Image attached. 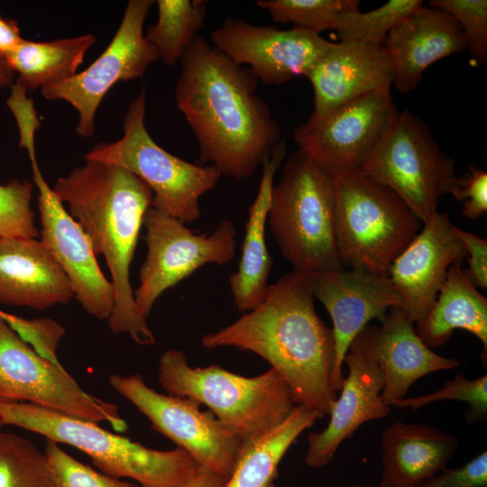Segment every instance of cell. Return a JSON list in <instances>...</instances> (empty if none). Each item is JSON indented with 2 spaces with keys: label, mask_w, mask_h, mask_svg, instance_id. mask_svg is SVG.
<instances>
[{
  "label": "cell",
  "mask_w": 487,
  "mask_h": 487,
  "mask_svg": "<svg viewBox=\"0 0 487 487\" xmlns=\"http://www.w3.org/2000/svg\"><path fill=\"white\" fill-rule=\"evenodd\" d=\"M398 113L391 91L372 92L323 115L312 114L293 138L299 151L334 175L361 170Z\"/></svg>",
  "instance_id": "4fadbf2b"
},
{
  "label": "cell",
  "mask_w": 487,
  "mask_h": 487,
  "mask_svg": "<svg viewBox=\"0 0 487 487\" xmlns=\"http://www.w3.org/2000/svg\"><path fill=\"white\" fill-rule=\"evenodd\" d=\"M314 91V111L323 115L368 93L390 91L392 73L383 43L339 41L306 76Z\"/></svg>",
  "instance_id": "ffe728a7"
},
{
  "label": "cell",
  "mask_w": 487,
  "mask_h": 487,
  "mask_svg": "<svg viewBox=\"0 0 487 487\" xmlns=\"http://www.w3.org/2000/svg\"><path fill=\"white\" fill-rule=\"evenodd\" d=\"M23 40L17 22L0 17V52H7Z\"/></svg>",
  "instance_id": "60d3db41"
},
{
  "label": "cell",
  "mask_w": 487,
  "mask_h": 487,
  "mask_svg": "<svg viewBox=\"0 0 487 487\" xmlns=\"http://www.w3.org/2000/svg\"><path fill=\"white\" fill-rule=\"evenodd\" d=\"M33 186L27 179H12L0 184V236L38 237L35 215L31 207Z\"/></svg>",
  "instance_id": "836d02e7"
},
{
  "label": "cell",
  "mask_w": 487,
  "mask_h": 487,
  "mask_svg": "<svg viewBox=\"0 0 487 487\" xmlns=\"http://www.w3.org/2000/svg\"><path fill=\"white\" fill-rule=\"evenodd\" d=\"M324 415L298 404L289 417L262 436L244 444L225 487H275L278 466L298 436Z\"/></svg>",
  "instance_id": "4316f807"
},
{
  "label": "cell",
  "mask_w": 487,
  "mask_h": 487,
  "mask_svg": "<svg viewBox=\"0 0 487 487\" xmlns=\"http://www.w3.org/2000/svg\"><path fill=\"white\" fill-rule=\"evenodd\" d=\"M442 400H459L467 403L464 417L470 425L484 421L487 418V375L467 379L464 372H459L452 380L446 381L440 390L413 398L406 397L394 406L415 411L426 405Z\"/></svg>",
  "instance_id": "d6a6232c"
},
{
  "label": "cell",
  "mask_w": 487,
  "mask_h": 487,
  "mask_svg": "<svg viewBox=\"0 0 487 487\" xmlns=\"http://www.w3.org/2000/svg\"><path fill=\"white\" fill-rule=\"evenodd\" d=\"M429 6L452 16L460 26L476 65L487 60V1L432 0Z\"/></svg>",
  "instance_id": "e575fe53"
},
{
  "label": "cell",
  "mask_w": 487,
  "mask_h": 487,
  "mask_svg": "<svg viewBox=\"0 0 487 487\" xmlns=\"http://www.w3.org/2000/svg\"><path fill=\"white\" fill-rule=\"evenodd\" d=\"M44 453L57 487H141L136 482L94 470L69 455L52 440L47 439Z\"/></svg>",
  "instance_id": "d590c367"
},
{
  "label": "cell",
  "mask_w": 487,
  "mask_h": 487,
  "mask_svg": "<svg viewBox=\"0 0 487 487\" xmlns=\"http://www.w3.org/2000/svg\"><path fill=\"white\" fill-rule=\"evenodd\" d=\"M347 487H365V486L361 485L359 483H352V484L348 485Z\"/></svg>",
  "instance_id": "f6af8a7d"
},
{
  "label": "cell",
  "mask_w": 487,
  "mask_h": 487,
  "mask_svg": "<svg viewBox=\"0 0 487 487\" xmlns=\"http://www.w3.org/2000/svg\"><path fill=\"white\" fill-rule=\"evenodd\" d=\"M210 43L235 64L250 66L266 85H281L307 76L333 42L299 27L280 30L226 18L211 31Z\"/></svg>",
  "instance_id": "9a60e30c"
},
{
  "label": "cell",
  "mask_w": 487,
  "mask_h": 487,
  "mask_svg": "<svg viewBox=\"0 0 487 487\" xmlns=\"http://www.w3.org/2000/svg\"><path fill=\"white\" fill-rule=\"evenodd\" d=\"M60 177L52 190L81 225L96 255L105 257L115 289L108 325L142 345L155 344L147 320L139 313L130 282V266L152 191L129 170L96 160Z\"/></svg>",
  "instance_id": "3957f363"
},
{
  "label": "cell",
  "mask_w": 487,
  "mask_h": 487,
  "mask_svg": "<svg viewBox=\"0 0 487 487\" xmlns=\"http://www.w3.org/2000/svg\"><path fill=\"white\" fill-rule=\"evenodd\" d=\"M422 5L421 0H391L372 11H349L336 20L333 30L339 41L383 43L398 23Z\"/></svg>",
  "instance_id": "4dcf8cb0"
},
{
  "label": "cell",
  "mask_w": 487,
  "mask_h": 487,
  "mask_svg": "<svg viewBox=\"0 0 487 487\" xmlns=\"http://www.w3.org/2000/svg\"><path fill=\"white\" fill-rule=\"evenodd\" d=\"M344 363L348 367V374L329 413V422L323 430L308 436L304 461L310 468L329 464L341 444L351 438L362 425L384 418L391 412L381 397L384 379L365 329L351 343Z\"/></svg>",
  "instance_id": "ac0fdd59"
},
{
  "label": "cell",
  "mask_w": 487,
  "mask_h": 487,
  "mask_svg": "<svg viewBox=\"0 0 487 487\" xmlns=\"http://www.w3.org/2000/svg\"><path fill=\"white\" fill-rule=\"evenodd\" d=\"M144 92L128 106L123 136L114 142H99L85 156L120 166L141 179L152 191V207L184 224L200 216L199 199L213 189L220 171L213 165L184 161L164 150L145 127Z\"/></svg>",
  "instance_id": "ba28073f"
},
{
  "label": "cell",
  "mask_w": 487,
  "mask_h": 487,
  "mask_svg": "<svg viewBox=\"0 0 487 487\" xmlns=\"http://www.w3.org/2000/svg\"><path fill=\"white\" fill-rule=\"evenodd\" d=\"M10 326L37 354L54 363H60L57 349L65 328L49 317L27 319L16 316Z\"/></svg>",
  "instance_id": "8d00e7d4"
},
{
  "label": "cell",
  "mask_w": 487,
  "mask_h": 487,
  "mask_svg": "<svg viewBox=\"0 0 487 487\" xmlns=\"http://www.w3.org/2000/svg\"><path fill=\"white\" fill-rule=\"evenodd\" d=\"M152 0H130L113 40L86 69L41 88L47 100H63L78 113L77 133L85 138L95 132V115L111 87L119 81L141 78L160 59L143 34Z\"/></svg>",
  "instance_id": "5bb4252c"
},
{
  "label": "cell",
  "mask_w": 487,
  "mask_h": 487,
  "mask_svg": "<svg viewBox=\"0 0 487 487\" xmlns=\"http://www.w3.org/2000/svg\"><path fill=\"white\" fill-rule=\"evenodd\" d=\"M14 316L13 314H9L7 312H5L4 310H1L0 309V317L5 321V322H10L13 318Z\"/></svg>",
  "instance_id": "ee69618b"
},
{
  "label": "cell",
  "mask_w": 487,
  "mask_h": 487,
  "mask_svg": "<svg viewBox=\"0 0 487 487\" xmlns=\"http://www.w3.org/2000/svg\"><path fill=\"white\" fill-rule=\"evenodd\" d=\"M334 176L335 238L342 266L388 276L392 262L423 223L393 191L361 170Z\"/></svg>",
  "instance_id": "52a82bcc"
},
{
  "label": "cell",
  "mask_w": 487,
  "mask_h": 487,
  "mask_svg": "<svg viewBox=\"0 0 487 487\" xmlns=\"http://www.w3.org/2000/svg\"><path fill=\"white\" fill-rule=\"evenodd\" d=\"M381 323L364 329L383 375L381 397L387 405L394 406L406 398L411 385L421 377L458 367V360L442 356L424 344L414 323L399 307L391 308Z\"/></svg>",
  "instance_id": "7402d4cb"
},
{
  "label": "cell",
  "mask_w": 487,
  "mask_h": 487,
  "mask_svg": "<svg viewBox=\"0 0 487 487\" xmlns=\"http://www.w3.org/2000/svg\"><path fill=\"white\" fill-rule=\"evenodd\" d=\"M455 232L467 251L469 268L464 270L474 287L487 288V241L455 225Z\"/></svg>",
  "instance_id": "ab89813d"
},
{
  "label": "cell",
  "mask_w": 487,
  "mask_h": 487,
  "mask_svg": "<svg viewBox=\"0 0 487 487\" xmlns=\"http://www.w3.org/2000/svg\"><path fill=\"white\" fill-rule=\"evenodd\" d=\"M229 477L201 467L195 478L185 487H225Z\"/></svg>",
  "instance_id": "b9f144b4"
},
{
  "label": "cell",
  "mask_w": 487,
  "mask_h": 487,
  "mask_svg": "<svg viewBox=\"0 0 487 487\" xmlns=\"http://www.w3.org/2000/svg\"><path fill=\"white\" fill-rule=\"evenodd\" d=\"M314 299L309 273L292 270L269 286L255 308L205 335L201 345L235 347L261 356L284 379L297 404L329 415L337 398L331 384L335 342Z\"/></svg>",
  "instance_id": "7a4b0ae2"
},
{
  "label": "cell",
  "mask_w": 487,
  "mask_h": 487,
  "mask_svg": "<svg viewBox=\"0 0 487 487\" xmlns=\"http://www.w3.org/2000/svg\"><path fill=\"white\" fill-rule=\"evenodd\" d=\"M379 487H416L455 455L457 437L427 424L395 421L382 433Z\"/></svg>",
  "instance_id": "cb8c5ba5"
},
{
  "label": "cell",
  "mask_w": 487,
  "mask_h": 487,
  "mask_svg": "<svg viewBox=\"0 0 487 487\" xmlns=\"http://www.w3.org/2000/svg\"><path fill=\"white\" fill-rule=\"evenodd\" d=\"M207 2L202 0H158V20L144 34L163 62L174 66L203 26Z\"/></svg>",
  "instance_id": "f1b7e54d"
},
{
  "label": "cell",
  "mask_w": 487,
  "mask_h": 487,
  "mask_svg": "<svg viewBox=\"0 0 487 487\" xmlns=\"http://www.w3.org/2000/svg\"><path fill=\"white\" fill-rule=\"evenodd\" d=\"M143 225L146 257L133 292L141 316L147 320L159 297L207 264L223 266L233 261L236 229L230 220L219 223L211 234H197L181 221L152 207Z\"/></svg>",
  "instance_id": "8fae6325"
},
{
  "label": "cell",
  "mask_w": 487,
  "mask_h": 487,
  "mask_svg": "<svg viewBox=\"0 0 487 487\" xmlns=\"http://www.w3.org/2000/svg\"><path fill=\"white\" fill-rule=\"evenodd\" d=\"M358 0H259L256 5L266 10L276 23H291L294 27L317 33L333 29L345 13L359 9Z\"/></svg>",
  "instance_id": "1f68e13d"
},
{
  "label": "cell",
  "mask_w": 487,
  "mask_h": 487,
  "mask_svg": "<svg viewBox=\"0 0 487 487\" xmlns=\"http://www.w3.org/2000/svg\"><path fill=\"white\" fill-rule=\"evenodd\" d=\"M286 156V142L281 139L262 164L258 192L248 208L238 267L229 277L234 308L238 311L248 312L255 308L264 299L269 288L273 261L266 244L265 227L274 177Z\"/></svg>",
  "instance_id": "d4e9b609"
},
{
  "label": "cell",
  "mask_w": 487,
  "mask_h": 487,
  "mask_svg": "<svg viewBox=\"0 0 487 487\" xmlns=\"http://www.w3.org/2000/svg\"><path fill=\"white\" fill-rule=\"evenodd\" d=\"M26 149L38 188L41 242L63 270L83 309L98 319H108L115 307L113 283L103 274L83 228L44 179L34 145Z\"/></svg>",
  "instance_id": "2e32d148"
},
{
  "label": "cell",
  "mask_w": 487,
  "mask_h": 487,
  "mask_svg": "<svg viewBox=\"0 0 487 487\" xmlns=\"http://www.w3.org/2000/svg\"><path fill=\"white\" fill-rule=\"evenodd\" d=\"M3 426H4V424H3V422H2V420L0 418V431H1Z\"/></svg>",
  "instance_id": "bcb514c9"
},
{
  "label": "cell",
  "mask_w": 487,
  "mask_h": 487,
  "mask_svg": "<svg viewBox=\"0 0 487 487\" xmlns=\"http://www.w3.org/2000/svg\"><path fill=\"white\" fill-rule=\"evenodd\" d=\"M14 71L8 66L3 53L0 52V88L12 85Z\"/></svg>",
  "instance_id": "7bdbcfd3"
},
{
  "label": "cell",
  "mask_w": 487,
  "mask_h": 487,
  "mask_svg": "<svg viewBox=\"0 0 487 487\" xmlns=\"http://www.w3.org/2000/svg\"><path fill=\"white\" fill-rule=\"evenodd\" d=\"M467 256L447 213L435 212L392 262L388 277L413 323L429 312L452 264Z\"/></svg>",
  "instance_id": "d6986e66"
},
{
  "label": "cell",
  "mask_w": 487,
  "mask_h": 487,
  "mask_svg": "<svg viewBox=\"0 0 487 487\" xmlns=\"http://www.w3.org/2000/svg\"><path fill=\"white\" fill-rule=\"evenodd\" d=\"M111 387L131 402L152 427L185 449L203 467L230 477L243 443L210 411H202L194 399L162 394L143 378L112 374Z\"/></svg>",
  "instance_id": "7c38bea8"
},
{
  "label": "cell",
  "mask_w": 487,
  "mask_h": 487,
  "mask_svg": "<svg viewBox=\"0 0 487 487\" xmlns=\"http://www.w3.org/2000/svg\"><path fill=\"white\" fill-rule=\"evenodd\" d=\"M158 380L169 395L207 406L219 422L244 444L282 423L296 407L294 395L273 368L244 377L217 364L192 367L177 349L159 360Z\"/></svg>",
  "instance_id": "277c9868"
},
{
  "label": "cell",
  "mask_w": 487,
  "mask_h": 487,
  "mask_svg": "<svg viewBox=\"0 0 487 487\" xmlns=\"http://www.w3.org/2000/svg\"><path fill=\"white\" fill-rule=\"evenodd\" d=\"M0 487H57L48 458L31 441L0 431Z\"/></svg>",
  "instance_id": "f546056e"
},
{
  "label": "cell",
  "mask_w": 487,
  "mask_h": 487,
  "mask_svg": "<svg viewBox=\"0 0 487 487\" xmlns=\"http://www.w3.org/2000/svg\"><path fill=\"white\" fill-rule=\"evenodd\" d=\"M416 487H487V452L457 468H444Z\"/></svg>",
  "instance_id": "f35d334b"
},
{
  "label": "cell",
  "mask_w": 487,
  "mask_h": 487,
  "mask_svg": "<svg viewBox=\"0 0 487 487\" xmlns=\"http://www.w3.org/2000/svg\"><path fill=\"white\" fill-rule=\"evenodd\" d=\"M383 45L391 67L392 84L403 93L418 87L432 63L467 50L456 21L440 9L424 5L398 23Z\"/></svg>",
  "instance_id": "44dd1931"
},
{
  "label": "cell",
  "mask_w": 487,
  "mask_h": 487,
  "mask_svg": "<svg viewBox=\"0 0 487 487\" xmlns=\"http://www.w3.org/2000/svg\"><path fill=\"white\" fill-rule=\"evenodd\" d=\"M273 185L267 222L293 270L343 268L336 247L334 174L300 151L287 154Z\"/></svg>",
  "instance_id": "5b68a950"
},
{
  "label": "cell",
  "mask_w": 487,
  "mask_h": 487,
  "mask_svg": "<svg viewBox=\"0 0 487 487\" xmlns=\"http://www.w3.org/2000/svg\"><path fill=\"white\" fill-rule=\"evenodd\" d=\"M312 292L325 307L333 323L335 364L331 384L341 390L345 356L353 340L372 319L382 322L401 299L388 276L345 267L308 272Z\"/></svg>",
  "instance_id": "e0dca14e"
},
{
  "label": "cell",
  "mask_w": 487,
  "mask_h": 487,
  "mask_svg": "<svg viewBox=\"0 0 487 487\" xmlns=\"http://www.w3.org/2000/svg\"><path fill=\"white\" fill-rule=\"evenodd\" d=\"M361 171L393 191L422 223L437 211L440 198L451 193L457 179L455 161L408 109L398 113Z\"/></svg>",
  "instance_id": "9c48e42d"
},
{
  "label": "cell",
  "mask_w": 487,
  "mask_h": 487,
  "mask_svg": "<svg viewBox=\"0 0 487 487\" xmlns=\"http://www.w3.org/2000/svg\"><path fill=\"white\" fill-rule=\"evenodd\" d=\"M96 40L92 34L40 42L23 39L3 55L18 72L17 83L33 91L75 75Z\"/></svg>",
  "instance_id": "83f0119b"
},
{
  "label": "cell",
  "mask_w": 487,
  "mask_h": 487,
  "mask_svg": "<svg viewBox=\"0 0 487 487\" xmlns=\"http://www.w3.org/2000/svg\"><path fill=\"white\" fill-rule=\"evenodd\" d=\"M73 297L68 277L41 241L0 236V304L43 311Z\"/></svg>",
  "instance_id": "603a6c76"
},
{
  "label": "cell",
  "mask_w": 487,
  "mask_h": 487,
  "mask_svg": "<svg viewBox=\"0 0 487 487\" xmlns=\"http://www.w3.org/2000/svg\"><path fill=\"white\" fill-rule=\"evenodd\" d=\"M0 403H29L115 432L128 426L116 404L86 392L62 365L37 354L0 317Z\"/></svg>",
  "instance_id": "30bf717a"
},
{
  "label": "cell",
  "mask_w": 487,
  "mask_h": 487,
  "mask_svg": "<svg viewBox=\"0 0 487 487\" xmlns=\"http://www.w3.org/2000/svg\"><path fill=\"white\" fill-rule=\"evenodd\" d=\"M455 329H464L482 343L481 360H487V299L469 280L462 262L452 264L436 302L415 330L429 348L446 344Z\"/></svg>",
  "instance_id": "484cf974"
},
{
  "label": "cell",
  "mask_w": 487,
  "mask_h": 487,
  "mask_svg": "<svg viewBox=\"0 0 487 487\" xmlns=\"http://www.w3.org/2000/svg\"><path fill=\"white\" fill-rule=\"evenodd\" d=\"M463 201V215L476 220L487 212V173L473 166L461 178L456 179L451 193Z\"/></svg>",
  "instance_id": "74e56055"
},
{
  "label": "cell",
  "mask_w": 487,
  "mask_h": 487,
  "mask_svg": "<svg viewBox=\"0 0 487 487\" xmlns=\"http://www.w3.org/2000/svg\"><path fill=\"white\" fill-rule=\"evenodd\" d=\"M4 425L74 446L107 475L130 478L141 487H185L202 465L185 449L161 451L81 420L29 403H0Z\"/></svg>",
  "instance_id": "8992f818"
},
{
  "label": "cell",
  "mask_w": 487,
  "mask_h": 487,
  "mask_svg": "<svg viewBox=\"0 0 487 487\" xmlns=\"http://www.w3.org/2000/svg\"><path fill=\"white\" fill-rule=\"evenodd\" d=\"M180 63L175 99L197 139L198 164L236 180L251 178L281 140L256 93L258 79L199 35Z\"/></svg>",
  "instance_id": "6da1fadb"
}]
</instances>
